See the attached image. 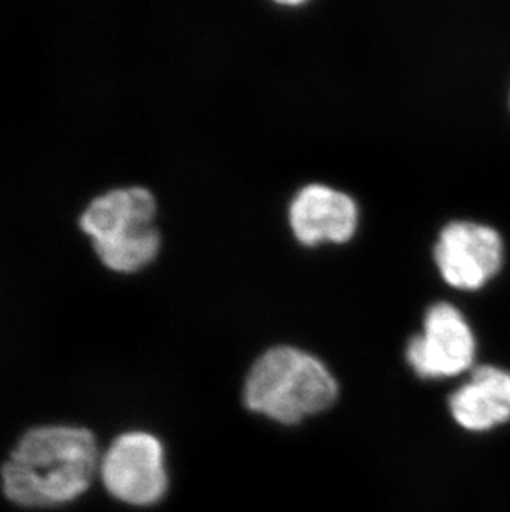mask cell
<instances>
[{
	"label": "cell",
	"instance_id": "1",
	"mask_svg": "<svg viewBox=\"0 0 510 512\" xmlns=\"http://www.w3.org/2000/svg\"><path fill=\"white\" fill-rule=\"evenodd\" d=\"M98 466L92 433L72 426L29 431L2 468L4 493L27 508L68 503L87 491Z\"/></svg>",
	"mask_w": 510,
	"mask_h": 512
},
{
	"label": "cell",
	"instance_id": "7",
	"mask_svg": "<svg viewBox=\"0 0 510 512\" xmlns=\"http://www.w3.org/2000/svg\"><path fill=\"white\" fill-rule=\"evenodd\" d=\"M289 223L297 241L304 246L343 244L357 232L358 206L355 199L338 189L308 184L290 203Z\"/></svg>",
	"mask_w": 510,
	"mask_h": 512
},
{
	"label": "cell",
	"instance_id": "8",
	"mask_svg": "<svg viewBox=\"0 0 510 512\" xmlns=\"http://www.w3.org/2000/svg\"><path fill=\"white\" fill-rule=\"evenodd\" d=\"M449 410L464 430L489 431L510 421V370L494 363L472 368L449 398Z\"/></svg>",
	"mask_w": 510,
	"mask_h": 512
},
{
	"label": "cell",
	"instance_id": "5",
	"mask_svg": "<svg viewBox=\"0 0 510 512\" xmlns=\"http://www.w3.org/2000/svg\"><path fill=\"white\" fill-rule=\"evenodd\" d=\"M476 330L453 302H436L424 317L423 334L409 340L406 360L418 377L453 378L471 372L476 363Z\"/></svg>",
	"mask_w": 510,
	"mask_h": 512
},
{
	"label": "cell",
	"instance_id": "3",
	"mask_svg": "<svg viewBox=\"0 0 510 512\" xmlns=\"http://www.w3.org/2000/svg\"><path fill=\"white\" fill-rule=\"evenodd\" d=\"M156 199L140 186L113 189L95 199L80 226L92 237L105 266L118 272L140 271L158 256L161 237L154 228Z\"/></svg>",
	"mask_w": 510,
	"mask_h": 512
},
{
	"label": "cell",
	"instance_id": "2",
	"mask_svg": "<svg viewBox=\"0 0 510 512\" xmlns=\"http://www.w3.org/2000/svg\"><path fill=\"white\" fill-rule=\"evenodd\" d=\"M337 395V380L323 362L285 345L257 358L244 388L247 408L284 425L327 410Z\"/></svg>",
	"mask_w": 510,
	"mask_h": 512
},
{
	"label": "cell",
	"instance_id": "4",
	"mask_svg": "<svg viewBox=\"0 0 510 512\" xmlns=\"http://www.w3.org/2000/svg\"><path fill=\"white\" fill-rule=\"evenodd\" d=\"M434 264L451 289L477 294L504 269L506 242L489 224L454 219L439 232Z\"/></svg>",
	"mask_w": 510,
	"mask_h": 512
},
{
	"label": "cell",
	"instance_id": "6",
	"mask_svg": "<svg viewBox=\"0 0 510 512\" xmlns=\"http://www.w3.org/2000/svg\"><path fill=\"white\" fill-rule=\"evenodd\" d=\"M102 478L110 494L123 503H158L168 488L163 446L148 433L120 436L106 451Z\"/></svg>",
	"mask_w": 510,
	"mask_h": 512
},
{
	"label": "cell",
	"instance_id": "9",
	"mask_svg": "<svg viewBox=\"0 0 510 512\" xmlns=\"http://www.w3.org/2000/svg\"><path fill=\"white\" fill-rule=\"evenodd\" d=\"M509 107H510V98H509Z\"/></svg>",
	"mask_w": 510,
	"mask_h": 512
}]
</instances>
